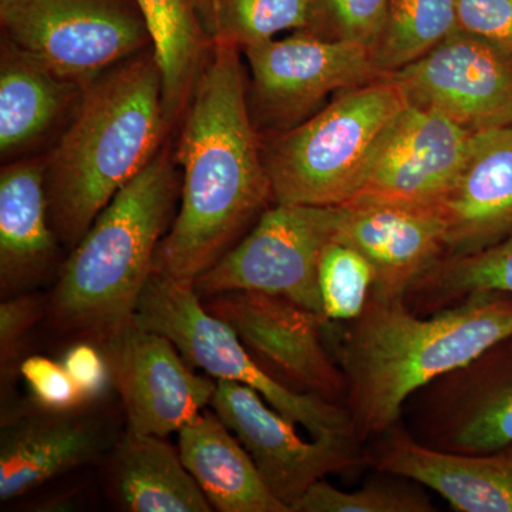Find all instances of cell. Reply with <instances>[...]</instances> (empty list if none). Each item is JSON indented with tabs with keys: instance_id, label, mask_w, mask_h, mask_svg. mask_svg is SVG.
Segmentation results:
<instances>
[{
	"instance_id": "cell-1",
	"label": "cell",
	"mask_w": 512,
	"mask_h": 512,
	"mask_svg": "<svg viewBox=\"0 0 512 512\" xmlns=\"http://www.w3.org/2000/svg\"><path fill=\"white\" fill-rule=\"evenodd\" d=\"M180 207L154 272L194 282L245 237L272 197L238 47L215 45L174 146Z\"/></svg>"
},
{
	"instance_id": "cell-2",
	"label": "cell",
	"mask_w": 512,
	"mask_h": 512,
	"mask_svg": "<svg viewBox=\"0 0 512 512\" xmlns=\"http://www.w3.org/2000/svg\"><path fill=\"white\" fill-rule=\"evenodd\" d=\"M338 325L343 404L365 446L402 421L414 393L512 336V293L476 292L420 315L402 295L370 291L362 313Z\"/></svg>"
},
{
	"instance_id": "cell-3",
	"label": "cell",
	"mask_w": 512,
	"mask_h": 512,
	"mask_svg": "<svg viewBox=\"0 0 512 512\" xmlns=\"http://www.w3.org/2000/svg\"><path fill=\"white\" fill-rule=\"evenodd\" d=\"M173 130L153 47L83 87L45 158L50 224L74 248L117 192L160 153Z\"/></svg>"
},
{
	"instance_id": "cell-4",
	"label": "cell",
	"mask_w": 512,
	"mask_h": 512,
	"mask_svg": "<svg viewBox=\"0 0 512 512\" xmlns=\"http://www.w3.org/2000/svg\"><path fill=\"white\" fill-rule=\"evenodd\" d=\"M180 190L168 140L117 192L64 261L47 302L56 329L99 346L134 322L158 247L173 224Z\"/></svg>"
},
{
	"instance_id": "cell-5",
	"label": "cell",
	"mask_w": 512,
	"mask_h": 512,
	"mask_svg": "<svg viewBox=\"0 0 512 512\" xmlns=\"http://www.w3.org/2000/svg\"><path fill=\"white\" fill-rule=\"evenodd\" d=\"M407 106L392 77L345 90L282 133L261 136L275 204L336 207L356 197L380 138Z\"/></svg>"
},
{
	"instance_id": "cell-6",
	"label": "cell",
	"mask_w": 512,
	"mask_h": 512,
	"mask_svg": "<svg viewBox=\"0 0 512 512\" xmlns=\"http://www.w3.org/2000/svg\"><path fill=\"white\" fill-rule=\"evenodd\" d=\"M134 323L171 340L188 365L215 380L244 384L264 397L276 412L308 430L312 439H356L343 404L286 386L261 366L227 323L207 311L194 282L154 272L148 279ZM359 441V440H357Z\"/></svg>"
},
{
	"instance_id": "cell-7",
	"label": "cell",
	"mask_w": 512,
	"mask_h": 512,
	"mask_svg": "<svg viewBox=\"0 0 512 512\" xmlns=\"http://www.w3.org/2000/svg\"><path fill=\"white\" fill-rule=\"evenodd\" d=\"M2 39L86 86L153 47L136 0H0Z\"/></svg>"
},
{
	"instance_id": "cell-8",
	"label": "cell",
	"mask_w": 512,
	"mask_h": 512,
	"mask_svg": "<svg viewBox=\"0 0 512 512\" xmlns=\"http://www.w3.org/2000/svg\"><path fill=\"white\" fill-rule=\"evenodd\" d=\"M248 103L259 136L299 126L329 96L382 79L369 47L295 32L248 47Z\"/></svg>"
},
{
	"instance_id": "cell-9",
	"label": "cell",
	"mask_w": 512,
	"mask_h": 512,
	"mask_svg": "<svg viewBox=\"0 0 512 512\" xmlns=\"http://www.w3.org/2000/svg\"><path fill=\"white\" fill-rule=\"evenodd\" d=\"M338 205L275 204L251 231L195 279L201 299L222 292L282 296L323 315L318 269L323 248L335 237Z\"/></svg>"
},
{
	"instance_id": "cell-10",
	"label": "cell",
	"mask_w": 512,
	"mask_h": 512,
	"mask_svg": "<svg viewBox=\"0 0 512 512\" xmlns=\"http://www.w3.org/2000/svg\"><path fill=\"white\" fill-rule=\"evenodd\" d=\"M202 303L237 333L242 345L276 379L296 392L343 404L345 377L326 345L328 319L264 292H222Z\"/></svg>"
},
{
	"instance_id": "cell-11",
	"label": "cell",
	"mask_w": 512,
	"mask_h": 512,
	"mask_svg": "<svg viewBox=\"0 0 512 512\" xmlns=\"http://www.w3.org/2000/svg\"><path fill=\"white\" fill-rule=\"evenodd\" d=\"M410 433L424 446L487 453L512 444V336L410 397Z\"/></svg>"
},
{
	"instance_id": "cell-12",
	"label": "cell",
	"mask_w": 512,
	"mask_h": 512,
	"mask_svg": "<svg viewBox=\"0 0 512 512\" xmlns=\"http://www.w3.org/2000/svg\"><path fill=\"white\" fill-rule=\"evenodd\" d=\"M211 409L248 451L271 493L293 512L313 484L366 464L355 439L303 440L296 424L244 384L217 380Z\"/></svg>"
},
{
	"instance_id": "cell-13",
	"label": "cell",
	"mask_w": 512,
	"mask_h": 512,
	"mask_svg": "<svg viewBox=\"0 0 512 512\" xmlns=\"http://www.w3.org/2000/svg\"><path fill=\"white\" fill-rule=\"evenodd\" d=\"M390 77L409 106L470 133L512 126V53L463 30Z\"/></svg>"
},
{
	"instance_id": "cell-14",
	"label": "cell",
	"mask_w": 512,
	"mask_h": 512,
	"mask_svg": "<svg viewBox=\"0 0 512 512\" xmlns=\"http://www.w3.org/2000/svg\"><path fill=\"white\" fill-rule=\"evenodd\" d=\"M99 348L123 400L131 433H178L210 406L217 390V380L197 375L170 339L134 322Z\"/></svg>"
},
{
	"instance_id": "cell-15",
	"label": "cell",
	"mask_w": 512,
	"mask_h": 512,
	"mask_svg": "<svg viewBox=\"0 0 512 512\" xmlns=\"http://www.w3.org/2000/svg\"><path fill=\"white\" fill-rule=\"evenodd\" d=\"M471 136L440 113L407 104L380 138L355 198L439 207L463 167Z\"/></svg>"
},
{
	"instance_id": "cell-16",
	"label": "cell",
	"mask_w": 512,
	"mask_h": 512,
	"mask_svg": "<svg viewBox=\"0 0 512 512\" xmlns=\"http://www.w3.org/2000/svg\"><path fill=\"white\" fill-rule=\"evenodd\" d=\"M440 207L355 200L338 205L336 241L357 249L375 269L372 291L406 296L446 255Z\"/></svg>"
},
{
	"instance_id": "cell-17",
	"label": "cell",
	"mask_w": 512,
	"mask_h": 512,
	"mask_svg": "<svg viewBox=\"0 0 512 512\" xmlns=\"http://www.w3.org/2000/svg\"><path fill=\"white\" fill-rule=\"evenodd\" d=\"M366 464L409 478L458 512H512V444L487 453L424 446L402 421L365 444Z\"/></svg>"
},
{
	"instance_id": "cell-18",
	"label": "cell",
	"mask_w": 512,
	"mask_h": 512,
	"mask_svg": "<svg viewBox=\"0 0 512 512\" xmlns=\"http://www.w3.org/2000/svg\"><path fill=\"white\" fill-rule=\"evenodd\" d=\"M439 207L446 221L444 259L480 254L512 237V126L473 133Z\"/></svg>"
},
{
	"instance_id": "cell-19",
	"label": "cell",
	"mask_w": 512,
	"mask_h": 512,
	"mask_svg": "<svg viewBox=\"0 0 512 512\" xmlns=\"http://www.w3.org/2000/svg\"><path fill=\"white\" fill-rule=\"evenodd\" d=\"M107 447L103 424L76 412L39 409L3 421L0 498L9 501L94 460Z\"/></svg>"
},
{
	"instance_id": "cell-20",
	"label": "cell",
	"mask_w": 512,
	"mask_h": 512,
	"mask_svg": "<svg viewBox=\"0 0 512 512\" xmlns=\"http://www.w3.org/2000/svg\"><path fill=\"white\" fill-rule=\"evenodd\" d=\"M50 224L45 158L26 157L0 170V291L2 301L45 281L59 254Z\"/></svg>"
},
{
	"instance_id": "cell-21",
	"label": "cell",
	"mask_w": 512,
	"mask_h": 512,
	"mask_svg": "<svg viewBox=\"0 0 512 512\" xmlns=\"http://www.w3.org/2000/svg\"><path fill=\"white\" fill-rule=\"evenodd\" d=\"M178 451L212 510L291 512L269 490L248 451L214 410L178 431Z\"/></svg>"
},
{
	"instance_id": "cell-22",
	"label": "cell",
	"mask_w": 512,
	"mask_h": 512,
	"mask_svg": "<svg viewBox=\"0 0 512 512\" xmlns=\"http://www.w3.org/2000/svg\"><path fill=\"white\" fill-rule=\"evenodd\" d=\"M82 84L53 73L2 39L0 50V156L18 158L72 114Z\"/></svg>"
},
{
	"instance_id": "cell-23",
	"label": "cell",
	"mask_w": 512,
	"mask_h": 512,
	"mask_svg": "<svg viewBox=\"0 0 512 512\" xmlns=\"http://www.w3.org/2000/svg\"><path fill=\"white\" fill-rule=\"evenodd\" d=\"M110 485L121 510L130 512H210L197 481L165 437L126 431L114 446Z\"/></svg>"
},
{
	"instance_id": "cell-24",
	"label": "cell",
	"mask_w": 512,
	"mask_h": 512,
	"mask_svg": "<svg viewBox=\"0 0 512 512\" xmlns=\"http://www.w3.org/2000/svg\"><path fill=\"white\" fill-rule=\"evenodd\" d=\"M153 40L161 76L165 114L178 126L195 86L210 62L215 42L210 0H136Z\"/></svg>"
},
{
	"instance_id": "cell-25",
	"label": "cell",
	"mask_w": 512,
	"mask_h": 512,
	"mask_svg": "<svg viewBox=\"0 0 512 512\" xmlns=\"http://www.w3.org/2000/svg\"><path fill=\"white\" fill-rule=\"evenodd\" d=\"M456 0H390L372 46L373 62L392 76L427 55L457 30Z\"/></svg>"
},
{
	"instance_id": "cell-26",
	"label": "cell",
	"mask_w": 512,
	"mask_h": 512,
	"mask_svg": "<svg viewBox=\"0 0 512 512\" xmlns=\"http://www.w3.org/2000/svg\"><path fill=\"white\" fill-rule=\"evenodd\" d=\"M512 293V237L480 254L443 259L404 296L420 315L440 311L476 292Z\"/></svg>"
},
{
	"instance_id": "cell-27",
	"label": "cell",
	"mask_w": 512,
	"mask_h": 512,
	"mask_svg": "<svg viewBox=\"0 0 512 512\" xmlns=\"http://www.w3.org/2000/svg\"><path fill=\"white\" fill-rule=\"evenodd\" d=\"M210 13L215 45L244 52L279 33H312L318 0H210Z\"/></svg>"
},
{
	"instance_id": "cell-28",
	"label": "cell",
	"mask_w": 512,
	"mask_h": 512,
	"mask_svg": "<svg viewBox=\"0 0 512 512\" xmlns=\"http://www.w3.org/2000/svg\"><path fill=\"white\" fill-rule=\"evenodd\" d=\"M431 511H434L433 504L417 483L399 476L370 481L349 493L320 480L293 507V512Z\"/></svg>"
},
{
	"instance_id": "cell-29",
	"label": "cell",
	"mask_w": 512,
	"mask_h": 512,
	"mask_svg": "<svg viewBox=\"0 0 512 512\" xmlns=\"http://www.w3.org/2000/svg\"><path fill=\"white\" fill-rule=\"evenodd\" d=\"M318 281L323 315L329 322L346 323L365 308L375 269L357 249L332 239L320 255Z\"/></svg>"
},
{
	"instance_id": "cell-30",
	"label": "cell",
	"mask_w": 512,
	"mask_h": 512,
	"mask_svg": "<svg viewBox=\"0 0 512 512\" xmlns=\"http://www.w3.org/2000/svg\"><path fill=\"white\" fill-rule=\"evenodd\" d=\"M390 0H318L313 35L346 40L372 49Z\"/></svg>"
},
{
	"instance_id": "cell-31",
	"label": "cell",
	"mask_w": 512,
	"mask_h": 512,
	"mask_svg": "<svg viewBox=\"0 0 512 512\" xmlns=\"http://www.w3.org/2000/svg\"><path fill=\"white\" fill-rule=\"evenodd\" d=\"M47 315V302L37 293H23L5 299L0 305V370H2V399L20 375V352L30 330Z\"/></svg>"
},
{
	"instance_id": "cell-32",
	"label": "cell",
	"mask_w": 512,
	"mask_h": 512,
	"mask_svg": "<svg viewBox=\"0 0 512 512\" xmlns=\"http://www.w3.org/2000/svg\"><path fill=\"white\" fill-rule=\"evenodd\" d=\"M20 376L28 384L37 409L76 412L89 404L62 362H55L45 356H30L20 365Z\"/></svg>"
},
{
	"instance_id": "cell-33",
	"label": "cell",
	"mask_w": 512,
	"mask_h": 512,
	"mask_svg": "<svg viewBox=\"0 0 512 512\" xmlns=\"http://www.w3.org/2000/svg\"><path fill=\"white\" fill-rule=\"evenodd\" d=\"M457 28L512 53V0H456Z\"/></svg>"
},
{
	"instance_id": "cell-34",
	"label": "cell",
	"mask_w": 512,
	"mask_h": 512,
	"mask_svg": "<svg viewBox=\"0 0 512 512\" xmlns=\"http://www.w3.org/2000/svg\"><path fill=\"white\" fill-rule=\"evenodd\" d=\"M64 369L73 377L89 403L99 399L113 384L109 363L99 346L86 340H77L62 357Z\"/></svg>"
}]
</instances>
